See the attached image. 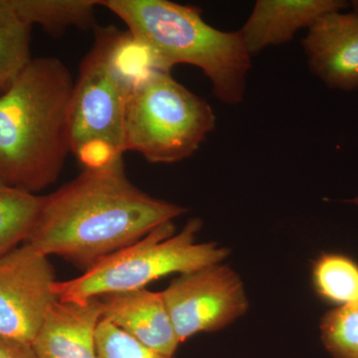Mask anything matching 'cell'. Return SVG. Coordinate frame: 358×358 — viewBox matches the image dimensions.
<instances>
[{
	"label": "cell",
	"mask_w": 358,
	"mask_h": 358,
	"mask_svg": "<svg viewBox=\"0 0 358 358\" xmlns=\"http://www.w3.org/2000/svg\"><path fill=\"white\" fill-rule=\"evenodd\" d=\"M312 280L327 303L341 307L358 301V263L345 254H320L313 262Z\"/></svg>",
	"instance_id": "16"
},
{
	"label": "cell",
	"mask_w": 358,
	"mask_h": 358,
	"mask_svg": "<svg viewBox=\"0 0 358 358\" xmlns=\"http://www.w3.org/2000/svg\"><path fill=\"white\" fill-rule=\"evenodd\" d=\"M95 341L96 358H176L150 350L103 319L96 327Z\"/></svg>",
	"instance_id": "18"
},
{
	"label": "cell",
	"mask_w": 358,
	"mask_h": 358,
	"mask_svg": "<svg viewBox=\"0 0 358 358\" xmlns=\"http://www.w3.org/2000/svg\"><path fill=\"white\" fill-rule=\"evenodd\" d=\"M101 319L100 298L56 301L33 341L35 358H96L95 334Z\"/></svg>",
	"instance_id": "12"
},
{
	"label": "cell",
	"mask_w": 358,
	"mask_h": 358,
	"mask_svg": "<svg viewBox=\"0 0 358 358\" xmlns=\"http://www.w3.org/2000/svg\"><path fill=\"white\" fill-rule=\"evenodd\" d=\"M32 28L18 15L11 0H0V95L32 60Z\"/></svg>",
	"instance_id": "14"
},
{
	"label": "cell",
	"mask_w": 358,
	"mask_h": 358,
	"mask_svg": "<svg viewBox=\"0 0 358 358\" xmlns=\"http://www.w3.org/2000/svg\"><path fill=\"white\" fill-rule=\"evenodd\" d=\"M18 15L31 26L61 35L70 27L95 25L96 0H11Z\"/></svg>",
	"instance_id": "13"
},
{
	"label": "cell",
	"mask_w": 358,
	"mask_h": 358,
	"mask_svg": "<svg viewBox=\"0 0 358 358\" xmlns=\"http://www.w3.org/2000/svg\"><path fill=\"white\" fill-rule=\"evenodd\" d=\"M343 0H258L238 30L250 55L288 43L296 32L310 28L324 14L345 10Z\"/></svg>",
	"instance_id": "11"
},
{
	"label": "cell",
	"mask_w": 358,
	"mask_h": 358,
	"mask_svg": "<svg viewBox=\"0 0 358 358\" xmlns=\"http://www.w3.org/2000/svg\"><path fill=\"white\" fill-rule=\"evenodd\" d=\"M102 319L143 345L174 357L180 341L167 312L162 292L147 288L100 296Z\"/></svg>",
	"instance_id": "10"
},
{
	"label": "cell",
	"mask_w": 358,
	"mask_h": 358,
	"mask_svg": "<svg viewBox=\"0 0 358 358\" xmlns=\"http://www.w3.org/2000/svg\"><path fill=\"white\" fill-rule=\"evenodd\" d=\"M216 127L204 99L176 81L169 71L154 69L134 87L124 117V152L150 164H176L192 157Z\"/></svg>",
	"instance_id": "6"
},
{
	"label": "cell",
	"mask_w": 358,
	"mask_h": 358,
	"mask_svg": "<svg viewBox=\"0 0 358 358\" xmlns=\"http://www.w3.org/2000/svg\"><path fill=\"white\" fill-rule=\"evenodd\" d=\"M74 84L60 59L32 58L0 95V176L8 187L36 194L60 176Z\"/></svg>",
	"instance_id": "2"
},
{
	"label": "cell",
	"mask_w": 358,
	"mask_h": 358,
	"mask_svg": "<svg viewBox=\"0 0 358 358\" xmlns=\"http://www.w3.org/2000/svg\"><path fill=\"white\" fill-rule=\"evenodd\" d=\"M301 46L308 69L327 87L358 90V13L324 14L308 28Z\"/></svg>",
	"instance_id": "9"
},
{
	"label": "cell",
	"mask_w": 358,
	"mask_h": 358,
	"mask_svg": "<svg viewBox=\"0 0 358 358\" xmlns=\"http://www.w3.org/2000/svg\"><path fill=\"white\" fill-rule=\"evenodd\" d=\"M200 218L176 233L173 222L162 224L140 241L106 257L75 279L55 282L54 294L63 303H82L106 294L145 289L169 275L187 274L221 264L229 250L214 242L196 243Z\"/></svg>",
	"instance_id": "5"
},
{
	"label": "cell",
	"mask_w": 358,
	"mask_h": 358,
	"mask_svg": "<svg viewBox=\"0 0 358 358\" xmlns=\"http://www.w3.org/2000/svg\"><path fill=\"white\" fill-rule=\"evenodd\" d=\"M179 341L229 326L248 310L239 275L221 264L179 275L162 292Z\"/></svg>",
	"instance_id": "7"
},
{
	"label": "cell",
	"mask_w": 358,
	"mask_h": 358,
	"mask_svg": "<svg viewBox=\"0 0 358 358\" xmlns=\"http://www.w3.org/2000/svg\"><path fill=\"white\" fill-rule=\"evenodd\" d=\"M0 358H35L31 345L0 336Z\"/></svg>",
	"instance_id": "19"
},
{
	"label": "cell",
	"mask_w": 358,
	"mask_h": 358,
	"mask_svg": "<svg viewBox=\"0 0 358 358\" xmlns=\"http://www.w3.org/2000/svg\"><path fill=\"white\" fill-rule=\"evenodd\" d=\"M6 188H8V186L6 185V183L4 182L3 179H2L1 176H0V192H1V190L6 189Z\"/></svg>",
	"instance_id": "21"
},
{
	"label": "cell",
	"mask_w": 358,
	"mask_h": 358,
	"mask_svg": "<svg viewBox=\"0 0 358 358\" xmlns=\"http://www.w3.org/2000/svg\"><path fill=\"white\" fill-rule=\"evenodd\" d=\"M320 329L331 357L358 358V301L327 312Z\"/></svg>",
	"instance_id": "17"
},
{
	"label": "cell",
	"mask_w": 358,
	"mask_h": 358,
	"mask_svg": "<svg viewBox=\"0 0 358 358\" xmlns=\"http://www.w3.org/2000/svg\"><path fill=\"white\" fill-rule=\"evenodd\" d=\"M45 196L8 187L0 192V257L24 244L38 220Z\"/></svg>",
	"instance_id": "15"
},
{
	"label": "cell",
	"mask_w": 358,
	"mask_h": 358,
	"mask_svg": "<svg viewBox=\"0 0 358 358\" xmlns=\"http://www.w3.org/2000/svg\"><path fill=\"white\" fill-rule=\"evenodd\" d=\"M186 212L185 207L155 199L133 185L121 159L102 169H84L45 196L25 243L86 272Z\"/></svg>",
	"instance_id": "1"
},
{
	"label": "cell",
	"mask_w": 358,
	"mask_h": 358,
	"mask_svg": "<svg viewBox=\"0 0 358 358\" xmlns=\"http://www.w3.org/2000/svg\"><path fill=\"white\" fill-rule=\"evenodd\" d=\"M49 257L24 243L0 257V336L32 345L58 301Z\"/></svg>",
	"instance_id": "8"
},
{
	"label": "cell",
	"mask_w": 358,
	"mask_h": 358,
	"mask_svg": "<svg viewBox=\"0 0 358 358\" xmlns=\"http://www.w3.org/2000/svg\"><path fill=\"white\" fill-rule=\"evenodd\" d=\"M352 6V10L355 11V13H358V0H352L350 4Z\"/></svg>",
	"instance_id": "20"
},
{
	"label": "cell",
	"mask_w": 358,
	"mask_h": 358,
	"mask_svg": "<svg viewBox=\"0 0 358 358\" xmlns=\"http://www.w3.org/2000/svg\"><path fill=\"white\" fill-rule=\"evenodd\" d=\"M348 203H352L353 205H355V206L358 207V196L355 197V199L348 200Z\"/></svg>",
	"instance_id": "22"
},
{
	"label": "cell",
	"mask_w": 358,
	"mask_h": 358,
	"mask_svg": "<svg viewBox=\"0 0 358 358\" xmlns=\"http://www.w3.org/2000/svg\"><path fill=\"white\" fill-rule=\"evenodd\" d=\"M159 69L150 52L128 30L96 28L80 66L70 109L71 154L84 169L122 159L127 107L134 87Z\"/></svg>",
	"instance_id": "3"
},
{
	"label": "cell",
	"mask_w": 358,
	"mask_h": 358,
	"mask_svg": "<svg viewBox=\"0 0 358 358\" xmlns=\"http://www.w3.org/2000/svg\"><path fill=\"white\" fill-rule=\"evenodd\" d=\"M98 2L126 24L159 69L194 66L210 80L221 103L236 106L244 100L252 56L239 31H221L203 20L199 7L169 0Z\"/></svg>",
	"instance_id": "4"
}]
</instances>
